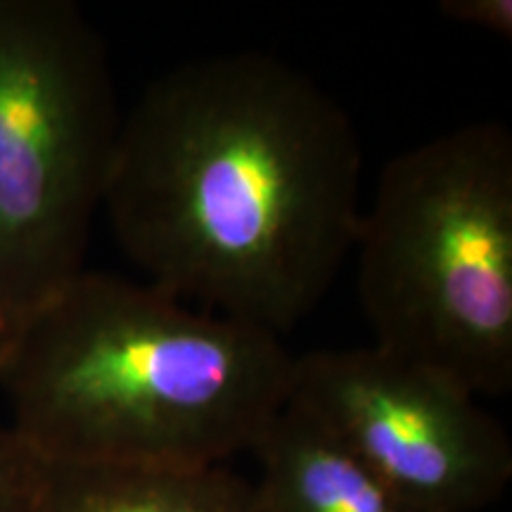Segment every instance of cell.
Returning <instances> with one entry per match:
<instances>
[{
	"label": "cell",
	"mask_w": 512,
	"mask_h": 512,
	"mask_svg": "<svg viewBox=\"0 0 512 512\" xmlns=\"http://www.w3.org/2000/svg\"><path fill=\"white\" fill-rule=\"evenodd\" d=\"M46 512H261L252 479L228 465H50Z\"/></svg>",
	"instance_id": "obj_7"
},
{
	"label": "cell",
	"mask_w": 512,
	"mask_h": 512,
	"mask_svg": "<svg viewBox=\"0 0 512 512\" xmlns=\"http://www.w3.org/2000/svg\"><path fill=\"white\" fill-rule=\"evenodd\" d=\"M50 465L0 418V512H46Z\"/></svg>",
	"instance_id": "obj_8"
},
{
	"label": "cell",
	"mask_w": 512,
	"mask_h": 512,
	"mask_svg": "<svg viewBox=\"0 0 512 512\" xmlns=\"http://www.w3.org/2000/svg\"><path fill=\"white\" fill-rule=\"evenodd\" d=\"M124 114L72 0H0V361L86 271Z\"/></svg>",
	"instance_id": "obj_4"
},
{
	"label": "cell",
	"mask_w": 512,
	"mask_h": 512,
	"mask_svg": "<svg viewBox=\"0 0 512 512\" xmlns=\"http://www.w3.org/2000/svg\"><path fill=\"white\" fill-rule=\"evenodd\" d=\"M252 453L261 512H427L292 401Z\"/></svg>",
	"instance_id": "obj_6"
},
{
	"label": "cell",
	"mask_w": 512,
	"mask_h": 512,
	"mask_svg": "<svg viewBox=\"0 0 512 512\" xmlns=\"http://www.w3.org/2000/svg\"><path fill=\"white\" fill-rule=\"evenodd\" d=\"M439 10L463 27H475L505 41L512 38V0H444Z\"/></svg>",
	"instance_id": "obj_9"
},
{
	"label": "cell",
	"mask_w": 512,
	"mask_h": 512,
	"mask_svg": "<svg viewBox=\"0 0 512 512\" xmlns=\"http://www.w3.org/2000/svg\"><path fill=\"white\" fill-rule=\"evenodd\" d=\"M283 339L147 283L83 271L0 361L8 422L48 465L207 467L287 406Z\"/></svg>",
	"instance_id": "obj_2"
},
{
	"label": "cell",
	"mask_w": 512,
	"mask_h": 512,
	"mask_svg": "<svg viewBox=\"0 0 512 512\" xmlns=\"http://www.w3.org/2000/svg\"><path fill=\"white\" fill-rule=\"evenodd\" d=\"M290 401L427 512H482L512 479V441L475 394L373 344L297 356Z\"/></svg>",
	"instance_id": "obj_5"
},
{
	"label": "cell",
	"mask_w": 512,
	"mask_h": 512,
	"mask_svg": "<svg viewBox=\"0 0 512 512\" xmlns=\"http://www.w3.org/2000/svg\"><path fill=\"white\" fill-rule=\"evenodd\" d=\"M361 171L347 110L294 64L240 50L147 83L102 209L147 285L280 337L356 245Z\"/></svg>",
	"instance_id": "obj_1"
},
{
	"label": "cell",
	"mask_w": 512,
	"mask_h": 512,
	"mask_svg": "<svg viewBox=\"0 0 512 512\" xmlns=\"http://www.w3.org/2000/svg\"><path fill=\"white\" fill-rule=\"evenodd\" d=\"M358 299L373 347L475 396L512 389V136L439 133L384 164L358 226Z\"/></svg>",
	"instance_id": "obj_3"
}]
</instances>
